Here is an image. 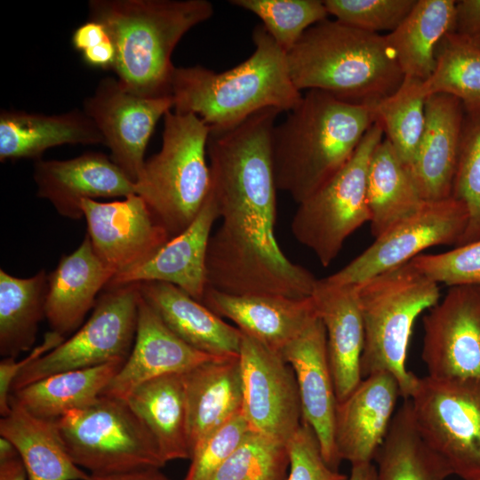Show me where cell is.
Returning a JSON list of instances; mask_svg holds the SVG:
<instances>
[{"mask_svg":"<svg viewBox=\"0 0 480 480\" xmlns=\"http://www.w3.org/2000/svg\"><path fill=\"white\" fill-rule=\"evenodd\" d=\"M116 55V47L110 38L82 52L83 60L88 66L101 69H112Z\"/></svg>","mask_w":480,"mask_h":480,"instance_id":"48","label":"cell"},{"mask_svg":"<svg viewBox=\"0 0 480 480\" xmlns=\"http://www.w3.org/2000/svg\"><path fill=\"white\" fill-rule=\"evenodd\" d=\"M220 219L215 199L210 191L192 223L172 237L147 262L119 275L106 286L159 281L174 284L201 302L207 284L206 256L212 228Z\"/></svg>","mask_w":480,"mask_h":480,"instance_id":"23","label":"cell"},{"mask_svg":"<svg viewBox=\"0 0 480 480\" xmlns=\"http://www.w3.org/2000/svg\"><path fill=\"white\" fill-rule=\"evenodd\" d=\"M172 105L171 96L140 97L127 91L117 79L106 77L84 100L83 110L100 132L111 160L136 184L156 123Z\"/></svg>","mask_w":480,"mask_h":480,"instance_id":"15","label":"cell"},{"mask_svg":"<svg viewBox=\"0 0 480 480\" xmlns=\"http://www.w3.org/2000/svg\"><path fill=\"white\" fill-rule=\"evenodd\" d=\"M252 41V54L227 71L200 65L175 68L172 109L194 114L210 128L236 125L266 108L293 109L302 94L291 78L287 53L262 24L253 28Z\"/></svg>","mask_w":480,"mask_h":480,"instance_id":"4","label":"cell"},{"mask_svg":"<svg viewBox=\"0 0 480 480\" xmlns=\"http://www.w3.org/2000/svg\"><path fill=\"white\" fill-rule=\"evenodd\" d=\"M477 480H480V479H477Z\"/></svg>","mask_w":480,"mask_h":480,"instance_id":"53","label":"cell"},{"mask_svg":"<svg viewBox=\"0 0 480 480\" xmlns=\"http://www.w3.org/2000/svg\"><path fill=\"white\" fill-rule=\"evenodd\" d=\"M399 396L396 378L381 372L363 378L337 403L334 438L341 460L351 465L372 462L388 434Z\"/></svg>","mask_w":480,"mask_h":480,"instance_id":"20","label":"cell"},{"mask_svg":"<svg viewBox=\"0 0 480 480\" xmlns=\"http://www.w3.org/2000/svg\"><path fill=\"white\" fill-rule=\"evenodd\" d=\"M428 97L445 93L461 102L468 116H480V48L471 38L449 32L436 52V67L422 82Z\"/></svg>","mask_w":480,"mask_h":480,"instance_id":"36","label":"cell"},{"mask_svg":"<svg viewBox=\"0 0 480 480\" xmlns=\"http://www.w3.org/2000/svg\"><path fill=\"white\" fill-rule=\"evenodd\" d=\"M468 221L466 205L452 196L426 201L417 212L376 237L362 253L324 280L338 285L360 284L410 262L428 248L456 246Z\"/></svg>","mask_w":480,"mask_h":480,"instance_id":"12","label":"cell"},{"mask_svg":"<svg viewBox=\"0 0 480 480\" xmlns=\"http://www.w3.org/2000/svg\"><path fill=\"white\" fill-rule=\"evenodd\" d=\"M189 446L195 448L243 408L239 356H218L182 374Z\"/></svg>","mask_w":480,"mask_h":480,"instance_id":"25","label":"cell"},{"mask_svg":"<svg viewBox=\"0 0 480 480\" xmlns=\"http://www.w3.org/2000/svg\"><path fill=\"white\" fill-rule=\"evenodd\" d=\"M422 82L404 76L402 84L389 96L374 104L376 121L381 125L401 161L412 164L425 124V100Z\"/></svg>","mask_w":480,"mask_h":480,"instance_id":"37","label":"cell"},{"mask_svg":"<svg viewBox=\"0 0 480 480\" xmlns=\"http://www.w3.org/2000/svg\"><path fill=\"white\" fill-rule=\"evenodd\" d=\"M286 444L252 430L210 480H286Z\"/></svg>","mask_w":480,"mask_h":480,"instance_id":"39","label":"cell"},{"mask_svg":"<svg viewBox=\"0 0 480 480\" xmlns=\"http://www.w3.org/2000/svg\"><path fill=\"white\" fill-rule=\"evenodd\" d=\"M276 108L228 128H210L207 156L219 228L206 256L209 287L234 294L311 297L317 280L291 261L275 235L276 185L271 140Z\"/></svg>","mask_w":480,"mask_h":480,"instance_id":"1","label":"cell"},{"mask_svg":"<svg viewBox=\"0 0 480 480\" xmlns=\"http://www.w3.org/2000/svg\"><path fill=\"white\" fill-rule=\"evenodd\" d=\"M452 196L467 207L468 221L456 246L480 240V116H465Z\"/></svg>","mask_w":480,"mask_h":480,"instance_id":"40","label":"cell"},{"mask_svg":"<svg viewBox=\"0 0 480 480\" xmlns=\"http://www.w3.org/2000/svg\"><path fill=\"white\" fill-rule=\"evenodd\" d=\"M375 122L374 105L352 104L320 90L307 91L273 129L277 190L298 204L312 196L348 164Z\"/></svg>","mask_w":480,"mask_h":480,"instance_id":"2","label":"cell"},{"mask_svg":"<svg viewBox=\"0 0 480 480\" xmlns=\"http://www.w3.org/2000/svg\"><path fill=\"white\" fill-rule=\"evenodd\" d=\"M108 38V34L103 25L89 20L76 28L71 41L74 48L83 52Z\"/></svg>","mask_w":480,"mask_h":480,"instance_id":"47","label":"cell"},{"mask_svg":"<svg viewBox=\"0 0 480 480\" xmlns=\"http://www.w3.org/2000/svg\"><path fill=\"white\" fill-rule=\"evenodd\" d=\"M229 3L259 17L286 53L307 29L329 15L324 1L319 0H231Z\"/></svg>","mask_w":480,"mask_h":480,"instance_id":"38","label":"cell"},{"mask_svg":"<svg viewBox=\"0 0 480 480\" xmlns=\"http://www.w3.org/2000/svg\"><path fill=\"white\" fill-rule=\"evenodd\" d=\"M286 446L289 455L286 480H348L347 475L325 462L318 439L307 423L302 421Z\"/></svg>","mask_w":480,"mask_h":480,"instance_id":"44","label":"cell"},{"mask_svg":"<svg viewBox=\"0 0 480 480\" xmlns=\"http://www.w3.org/2000/svg\"><path fill=\"white\" fill-rule=\"evenodd\" d=\"M160 468H149L112 475H90L88 480H169Z\"/></svg>","mask_w":480,"mask_h":480,"instance_id":"49","label":"cell"},{"mask_svg":"<svg viewBox=\"0 0 480 480\" xmlns=\"http://www.w3.org/2000/svg\"><path fill=\"white\" fill-rule=\"evenodd\" d=\"M383 139V129L376 121L348 164L321 189L298 204L292 233L324 267L334 260L350 235L370 221L368 167L373 150Z\"/></svg>","mask_w":480,"mask_h":480,"instance_id":"9","label":"cell"},{"mask_svg":"<svg viewBox=\"0 0 480 480\" xmlns=\"http://www.w3.org/2000/svg\"><path fill=\"white\" fill-rule=\"evenodd\" d=\"M36 195L68 219L84 218L85 199L127 197L136 185L101 152H86L67 160L38 159L34 164Z\"/></svg>","mask_w":480,"mask_h":480,"instance_id":"18","label":"cell"},{"mask_svg":"<svg viewBox=\"0 0 480 480\" xmlns=\"http://www.w3.org/2000/svg\"><path fill=\"white\" fill-rule=\"evenodd\" d=\"M69 456L91 475H112L165 465L151 434L124 400L100 396L56 420Z\"/></svg>","mask_w":480,"mask_h":480,"instance_id":"8","label":"cell"},{"mask_svg":"<svg viewBox=\"0 0 480 480\" xmlns=\"http://www.w3.org/2000/svg\"><path fill=\"white\" fill-rule=\"evenodd\" d=\"M348 480H378L376 467L372 462L351 465Z\"/></svg>","mask_w":480,"mask_h":480,"instance_id":"51","label":"cell"},{"mask_svg":"<svg viewBox=\"0 0 480 480\" xmlns=\"http://www.w3.org/2000/svg\"><path fill=\"white\" fill-rule=\"evenodd\" d=\"M465 116L454 96L435 93L426 98L424 129L408 168L424 201L452 196Z\"/></svg>","mask_w":480,"mask_h":480,"instance_id":"21","label":"cell"},{"mask_svg":"<svg viewBox=\"0 0 480 480\" xmlns=\"http://www.w3.org/2000/svg\"><path fill=\"white\" fill-rule=\"evenodd\" d=\"M371 233L376 238L426 202L408 167L385 138L373 150L367 173Z\"/></svg>","mask_w":480,"mask_h":480,"instance_id":"32","label":"cell"},{"mask_svg":"<svg viewBox=\"0 0 480 480\" xmlns=\"http://www.w3.org/2000/svg\"><path fill=\"white\" fill-rule=\"evenodd\" d=\"M251 431L242 412L212 431L193 451L184 480H210Z\"/></svg>","mask_w":480,"mask_h":480,"instance_id":"43","label":"cell"},{"mask_svg":"<svg viewBox=\"0 0 480 480\" xmlns=\"http://www.w3.org/2000/svg\"><path fill=\"white\" fill-rule=\"evenodd\" d=\"M410 401L420 436L453 475L480 479V383L428 375Z\"/></svg>","mask_w":480,"mask_h":480,"instance_id":"10","label":"cell"},{"mask_svg":"<svg viewBox=\"0 0 480 480\" xmlns=\"http://www.w3.org/2000/svg\"><path fill=\"white\" fill-rule=\"evenodd\" d=\"M209 132L197 116L168 111L161 149L146 160L135 184L137 195L172 238L192 223L211 191Z\"/></svg>","mask_w":480,"mask_h":480,"instance_id":"7","label":"cell"},{"mask_svg":"<svg viewBox=\"0 0 480 480\" xmlns=\"http://www.w3.org/2000/svg\"><path fill=\"white\" fill-rule=\"evenodd\" d=\"M65 337L55 332L44 334L41 344L34 348L29 355L22 360L15 361L13 357H4L0 362V413L5 416L10 410V397L12 383L17 375L28 365L37 360L49 351L58 347Z\"/></svg>","mask_w":480,"mask_h":480,"instance_id":"45","label":"cell"},{"mask_svg":"<svg viewBox=\"0 0 480 480\" xmlns=\"http://www.w3.org/2000/svg\"><path fill=\"white\" fill-rule=\"evenodd\" d=\"M146 426L165 463L191 458L182 374H169L136 388L124 400Z\"/></svg>","mask_w":480,"mask_h":480,"instance_id":"30","label":"cell"},{"mask_svg":"<svg viewBox=\"0 0 480 480\" xmlns=\"http://www.w3.org/2000/svg\"><path fill=\"white\" fill-rule=\"evenodd\" d=\"M358 291L364 332L362 378L388 372L401 396L410 399L420 378L407 369L408 347L416 319L441 299L438 284L408 262L358 284Z\"/></svg>","mask_w":480,"mask_h":480,"instance_id":"6","label":"cell"},{"mask_svg":"<svg viewBox=\"0 0 480 480\" xmlns=\"http://www.w3.org/2000/svg\"><path fill=\"white\" fill-rule=\"evenodd\" d=\"M422 324L428 375L480 383V286L449 287Z\"/></svg>","mask_w":480,"mask_h":480,"instance_id":"14","label":"cell"},{"mask_svg":"<svg viewBox=\"0 0 480 480\" xmlns=\"http://www.w3.org/2000/svg\"><path fill=\"white\" fill-rule=\"evenodd\" d=\"M104 144L94 122L84 110L59 115L2 110L0 114V160L41 159L43 153L64 144Z\"/></svg>","mask_w":480,"mask_h":480,"instance_id":"28","label":"cell"},{"mask_svg":"<svg viewBox=\"0 0 480 480\" xmlns=\"http://www.w3.org/2000/svg\"><path fill=\"white\" fill-rule=\"evenodd\" d=\"M287 63L299 91L320 90L352 104L374 105L404 78L386 35L328 18L305 31Z\"/></svg>","mask_w":480,"mask_h":480,"instance_id":"5","label":"cell"},{"mask_svg":"<svg viewBox=\"0 0 480 480\" xmlns=\"http://www.w3.org/2000/svg\"><path fill=\"white\" fill-rule=\"evenodd\" d=\"M410 264L438 284L480 286V240L441 253H421Z\"/></svg>","mask_w":480,"mask_h":480,"instance_id":"42","label":"cell"},{"mask_svg":"<svg viewBox=\"0 0 480 480\" xmlns=\"http://www.w3.org/2000/svg\"><path fill=\"white\" fill-rule=\"evenodd\" d=\"M378 480H445L451 468L416 428L410 399L396 412L374 460Z\"/></svg>","mask_w":480,"mask_h":480,"instance_id":"34","label":"cell"},{"mask_svg":"<svg viewBox=\"0 0 480 480\" xmlns=\"http://www.w3.org/2000/svg\"><path fill=\"white\" fill-rule=\"evenodd\" d=\"M214 357L218 356L199 351L177 336L140 294L132 348L100 396L124 401L136 388L148 380L183 374Z\"/></svg>","mask_w":480,"mask_h":480,"instance_id":"19","label":"cell"},{"mask_svg":"<svg viewBox=\"0 0 480 480\" xmlns=\"http://www.w3.org/2000/svg\"><path fill=\"white\" fill-rule=\"evenodd\" d=\"M82 209L93 251L115 276L147 262L172 239L137 194L109 203L85 199Z\"/></svg>","mask_w":480,"mask_h":480,"instance_id":"16","label":"cell"},{"mask_svg":"<svg viewBox=\"0 0 480 480\" xmlns=\"http://www.w3.org/2000/svg\"><path fill=\"white\" fill-rule=\"evenodd\" d=\"M417 0H324L329 14L350 27L372 33L395 30Z\"/></svg>","mask_w":480,"mask_h":480,"instance_id":"41","label":"cell"},{"mask_svg":"<svg viewBox=\"0 0 480 480\" xmlns=\"http://www.w3.org/2000/svg\"><path fill=\"white\" fill-rule=\"evenodd\" d=\"M453 0H417L392 32L386 35L404 76L427 80L436 67V52L442 39L453 31Z\"/></svg>","mask_w":480,"mask_h":480,"instance_id":"31","label":"cell"},{"mask_svg":"<svg viewBox=\"0 0 480 480\" xmlns=\"http://www.w3.org/2000/svg\"><path fill=\"white\" fill-rule=\"evenodd\" d=\"M140 292L182 340L213 356H239L242 332L170 283H139Z\"/></svg>","mask_w":480,"mask_h":480,"instance_id":"27","label":"cell"},{"mask_svg":"<svg viewBox=\"0 0 480 480\" xmlns=\"http://www.w3.org/2000/svg\"><path fill=\"white\" fill-rule=\"evenodd\" d=\"M452 32L469 38L480 34V0L456 1Z\"/></svg>","mask_w":480,"mask_h":480,"instance_id":"46","label":"cell"},{"mask_svg":"<svg viewBox=\"0 0 480 480\" xmlns=\"http://www.w3.org/2000/svg\"><path fill=\"white\" fill-rule=\"evenodd\" d=\"M48 275L40 270L28 278L0 269V354L16 358L30 350L38 324L45 317Z\"/></svg>","mask_w":480,"mask_h":480,"instance_id":"35","label":"cell"},{"mask_svg":"<svg viewBox=\"0 0 480 480\" xmlns=\"http://www.w3.org/2000/svg\"><path fill=\"white\" fill-rule=\"evenodd\" d=\"M107 289L85 324L17 375L12 394L58 372L126 361L136 335L139 283Z\"/></svg>","mask_w":480,"mask_h":480,"instance_id":"11","label":"cell"},{"mask_svg":"<svg viewBox=\"0 0 480 480\" xmlns=\"http://www.w3.org/2000/svg\"><path fill=\"white\" fill-rule=\"evenodd\" d=\"M292 366L298 383L302 421L314 430L325 462L341 461L334 438L337 397L330 367L326 332L317 316L279 353Z\"/></svg>","mask_w":480,"mask_h":480,"instance_id":"17","label":"cell"},{"mask_svg":"<svg viewBox=\"0 0 480 480\" xmlns=\"http://www.w3.org/2000/svg\"><path fill=\"white\" fill-rule=\"evenodd\" d=\"M471 39L476 44V45L480 48V34L472 37Z\"/></svg>","mask_w":480,"mask_h":480,"instance_id":"52","label":"cell"},{"mask_svg":"<svg viewBox=\"0 0 480 480\" xmlns=\"http://www.w3.org/2000/svg\"><path fill=\"white\" fill-rule=\"evenodd\" d=\"M124 362L58 372L28 384L11 396L30 413L57 420L94 403Z\"/></svg>","mask_w":480,"mask_h":480,"instance_id":"33","label":"cell"},{"mask_svg":"<svg viewBox=\"0 0 480 480\" xmlns=\"http://www.w3.org/2000/svg\"><path fill=\"white\" fill-rule=\"evenodd\" d=\"M239 359L244 417L252 430L286 444L302 423L292 366L279 353L243 332Z\"/></svg>","mask_w":480,"mask_h":480,"instance_id":"13","label":"cell"},{"mask_svg":"<svg viewBox=\"0 0 480 480\" xmlns=\"http://www.w3.org/2000/svg\"><path fill=\"white\" fill-rule=\"evenodd\" d=\"M201 302L221 318L231 320L243 333L277 353L318 316L312 297L234 295L207 286Z\"/></svg>","mask_w":480,"mask_h":480,"instance_id":"22","label":"cell"},{"mask_svg":"<svg viewBox=\"0 0 480 480\" xmlns=\"http://www.w3.org/2000/svg\"><path fill=\"white\" fill-rule=\"evenodd\" d=\"M88 11L116 47L112 70L120 84L135 95L158 98L171 96L176 45L214 10L207 0H90Z\"/></svg>","mask_w":480,"mask_h":480,"instance_id":"3","label":"cell"},{"mask_svg":"<svg viewBox=\"0 0 480 480\" xmlns=\"http://www.w3.org/2000/svg\"><path fill=\"white\" fill-rule=\"evenodd\" d=\"M115 276L95 254L86 235L70 254L63 255L48 275L45 317L51 331L61 336L77 330L96 304L99 292Z\"/></svg>","mask_w":480,"mask_h":480,"instance_id":"26","label":"cell"},{"mask_svg":"<svg viewBox=\"0 0 480 480\" xmlns=\"http://www.w3.org/2000/svg\"><path fill=\"white\" fill-rule=\"evenodd\" d=\"M311 297L325 328L336 397L341 402L363 379L364 332L358 284H332L323 278L317 280Z\"/></svg>","mask_w":480,"mask_h":480,"instance_id":"24","label":"cell"},{"mask_svg":"<svg viewBox=\"0 0 480 480\" xmlns=\"http://www.w3.org/2000/svg\"><path fill=\"white\" fill-rule=\"evenodd\" d=\"M0 480H27V473L20 456L0 460Z\"/></svg>","mask_w":480,"mask_h":480,"instance_id":"50","label":"cell"},{"mask_svg":"<svg viewBox=\"0 0 480 480\" xmlns=\"http://www.w3.org/2000/svg\"><path fill=\"white\" fill-rule=\"evenodd\" d=\"M0 436L17 450L27 480H88L90 477L69 456L56 420L30 413L12 396L9 412L0 420Z\"/></svg>","mask_w":480,"mask_h":480,"instance_id":"29","label":"cell"}]
</instances>
